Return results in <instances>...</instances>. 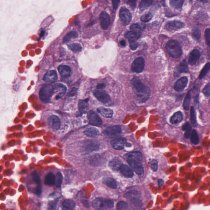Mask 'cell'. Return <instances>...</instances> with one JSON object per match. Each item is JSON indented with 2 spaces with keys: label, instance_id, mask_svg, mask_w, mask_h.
I'll return each mask as SVG.
<instances>
[{
  "label": "cell",
  "instance_id": "obj_43",
  "mask_svg": "<svg viewBox=\"0 0 210 210\" xmlns=\"http://www.w3.org/2000/svg\"><path fill=\"white\" fill-rule=\"evenodd\" d=\"M84 147L86 150H93L94 149H96V145L94 143L92 142V141H87L84 144Z\"/></svg>",
  "mask_w": 210,
  "mask_h": 210
},
{
  "label": "cell",
  "instance_id": "obj_24",
  "mask_svg": "<svg viewBox=\"0 0 210 210\" xmlns=\"http://www.w3.org/2000/svg\"><path fill=\"white\" fill-rule=\"evenodd\" d=\"M89 99L85 100H80L78 104L79 112L81 114L86 113L88 109Z\"/></svg>",
  "mask_w": 210,
  "mask_h": 210
},
{
  "label": "cell",
  "instance_id": "obj_8",
  "mask_svg": "<svg viewBox=\"0 0 210 210\" xmlns=\"http://www.w3.org/2000/svg\"><path fill=\"white\" fill-rule=\"evenodd\" d=\"M67 91V88L62 83H57L53 85V94L56 96V100L61 99Z\"/></svg>",
  "mask_w": 210,
  "mask_h": 210
},
{
  "label": "cell",
  "instance_id": "obj_59",
  "mask_svg": "<svg viewBox=\"0 0 210 210\" xmlns=\"http://www.w3.org/2000/svg\"><path fill=\"white\" fill-rule=\"evenodd\" d=\"M184 94H181V95H179V96H178L176 97V101L177 102L178 101H181L182 99H183V97H184Z\"/></svg>",
  "mask_w": 210,
  "mask_h": 210
},
{
  "label": "cell",
  "instance_id": "obj_6",
  "mask_svg": "<svg viewBox=\"0 0 210 210\" xmlns=\"http://www.w3.org/2000/svg\"><path fill=\"white\" fill-rule=\"evenodd\" d=\"M122 133V128L120 126L108 127L105 129L103 133L108 137H114L119 136Z\"/></svg>",
  "mask_w": 210,
  "mask_h": 210
},
{
  "label": "cell",
  "instance_id": "obj_14",
  "mask_svg": "<svg viewBox=\"0 0 210 210\" xmlns=\"http://www.w3.org/2000/svg\"><path fill=\"white\" fill-rule=\"evenodd\" d=\"M185 26L184 23L179 21H172L168 22L165 27L170 31L177 30L183 28Z\"/></svg>",
  "mask_w": 210,
  "mask_h": 210
},
{
  "label": "cell",
  "instance_id": "obj_2",
  "mask_svg": "<svg viewBox=\"0 0 210 210\" xmlns=\"http://www.w3.org/2000/svg\"><path fill=\"white\" fill-rule=\"evenodd\" d=\"M167 52L169 54L174 58H178L181 56L182 51L181 46L176 41L170 40L166 45Z\"/></svg>",
  "mask_w": 210,
  "mask_h": 210
},
{
  "label": "cell",
  "instance_id": "obj_61",
  "mask_svg": "<svg viewBox=\"0 0 210 210\" xmlns=\"http://www.w3.org/2000/svg\"><path fill=\"white\" fill-rule=\"evenodd\" d=\"M120 44L123 46H126V42L125 40H122L120 41Z\"/></svg>",
  "mask_w": 210,
  "mask_h": 210
},
{
  "label": "cell",
  "instance_id": "obj_39",
  "mask_svg": "<svg viewBox=\"0 0 210 210\" xmlns=\"http://www.w3.org/2000/svg\"><path fill=\"white\" fill-rule=\"evenodd\" d=\"M191 141L194 145H198L199 143V137L197 131L195 129L193 130L191 134Z\"/></svg>",
  "mask_w": 210,
  "mask_h": 210
},
{
  "label": "cell",
  "instance_id": "obj_47",
  "mask_svg": "<svg viewBox=\"0 0 210 210\" xmlns=\"http://www.w3.org/2000/svg\"><path fill=\"white\" fill-rule=\"evenodd\" d=\"M152 17L153 15L151 13H148L142 16L141 18V20L144 22H147L150 20Z\"/></svg>",
  "mask_w": 210,
  "mask_h": 210
},
{
  "label": "cell",
  "instance_id": "obj_54",
  "mask_svg": "<svg viewBox=\"0 0 210 210\" xmlns=\"http://www.w3.org/2000/svg\"><path fill=\"white\" fill-rule=\"evenodd\" d=\"M113 9H116L118 8V5L120 2V0H112Z\"/></svg>",
  "mask_w": 210,
  "mask_h": 210
},
{
  "label": "cell",
  "instance_id": "obj_37",
  "mask_svg": "<svg viewBox=\"0 0 210 210\" xmlns=\"http://www.w3.org/2000/svg\"><path fill=\"white\" fill-rule=\"evenodd\" d=\"M78 34L76 31H72L68 33L67 35L63 39V42L64 43L67 42L72 39H76L78 38Z\"/></svg>",
  "mask_w": 210,
  "mask_h": 210
},
{
  "label": "cell",
  "instance_id": "obj_22",
  "mask_svg": "<svg viewBox=\"0 0 210 210\" xmlns=\"http://www.w3.org/2000/svg\"><path fill=\"white\" fill-rule=\"evenodd\" d=\"M188 71V67L186 59H184L180 63L175 71V75L178 76L181 73H187Z\"/></svg>",
  "mask_w": 210,
  "mask_h": 210
},
{
  "label": "cell",
  "instance_id": "obj_27",
  "mask_svg": "<svg viewBox=\"0 0 210 210\" xmlns=\"http://www.w3.org/2000/svg\"><path fill=\"white\" fill-rule=\"evenodd\" d=\"M84 133L88 137H94L99 135V132L97 129L93 127H88L85 130Z\"/></svg>",
  "mask_w": 210,
  "mask_h": 210
},
{
  "label": "cell",
  "instance_id": "obj_20",
  "mask_svg": "<svg viewBox=\"0 0 210 210\" xmlns=\"http://www.w3.org/2000/svg\"><path fill=\"white\" fill-rule=\"evenodd\" d=\"M60 75L64 78H67L70 76L71 72V68L66 65H61L58 68Z\"/></svg>",
  "mask_w": 210,
  "mask_h": 210
},
{
  "label": "cell",
  "instance_id": "obj_64",
  "mask_svg": "<svg viewBox=\"0 0 210 210\" xmlns=\"http://www.w3.org/2000/svg\"><path fill=\"white\" fill-rule=\"evenodd\" d=\"M190 1H192V0H190Z\"/></svg>",
  "mask_w": 210,
  "mask_h": 210
},
{
  "label": "cell",
  "instance_id": "obj_50",
  "mask_svg": "<svg viewBox=\"0 0 210 210\" xmlns=\"http://www.w3.org/2000/svg\"><path fill=\"white\" fill-rule=\"evenodd\" d=\"M205 37L207 45L210 46V28L207 29L205 31Z\"/></svg>",
  "mask_w": 210,
  "mask_h": 210
},
{
  "label": "cell",
  "instance_id": "obj_9",
  "mask_svg": "<svg viewBox=\"0 0 210 210\" xmlns=\"http://www.w3.org/2000/svg\"><path fill=\"white\" fill-rule=\"evenodd\" d=\"M120 17L122 23L125 26L131 22L132 19L131 13L125 7L121 8L120 11Z\"/></svg>",
  "mask_w": 210,
  "mask_h": 210
},
{
  "label": "cell",
  "instance_id": "obj_23",
  "mask_svg": "<svg viewBox=\"0 0 210 210\" xmlns=\"http://www.w3.org/2000/svg\"><path fill=\"white\" fill-rule=\"evenodd\" d=\"M120 171L121 173L127 178H131L134 175L132 170L126 165L123 164L120 168Z\"/></svg>",
  "mask_w": 210,
  "mask_h": 210
},
{
  "label": "cell",
  "instance_id": "obj_4",
  "mask_svg": "<svg viewBox=\"0 0 210 210\" xmlns=\"http://www.w3.org/2000/svg\"><path fill=\"white\" fill-rule=\"evenodd\" d=\"M53 94V85L50 84L44 85L39 92L40 99L44 103L49 102Z\"/></svg>",
  "mask_w": 210,
  "mask_h": 210
},
{
  "label": "cell",
  "instance_id": "obj_60",
  "mask_svg": "<svg viewBox=\"0 0 210 210\" xmlns=\"http://www.w3.org/2000/svg\"><path fill=\"white\" fill-rule=\"evenodd\" d=\"M164 181L162 179H160L158 181V184L159 186L161 187L164 185Z\"/></svg>",
  "mask_w": 210,
  "mask_h": 210
},
{
  "label": "cell",
  "instance_id": "obj_51",
  "mask_svg": "<svg viewBox=\"0 0 210 210\" xmlns=\"http://www.w3.org/2000/svg\"><path fill=\"white\" fill-rule=\"evenodd\" d=\"M130 44V47L132 50H135L138 46V44L136 41H130L129 42Z\"/></svg>",
  "mask_w": 210,
  "mask_h": 210
},
{
  "label": "cell",
  "instance_id": "obj_28",
  "mask_svg": "<svg viewBox=\"0 0 210 210\" xmlns=\"http://www.w3.org/2000/svg\"><path fill=\"white\" fill-rule=\"evenodd\" d=\"M123 165L122 163L120 160L117 159H114L110 162L109 167L112 170L117 172L120 171L121 166Z\"/></svg>",
  "mask_w": 210,
  "mask_h": 210
},
{
  "label": "cell",
  "instance_id": "obj_26",
  "mask_svg": "<svg viewBox=\"0 0 210 210\" xmlns=\"http://www.w3.org/2000/svg\"><path fill=\"white\" fill-rule=\"evenodd\" d=\"M141 32L133 31H129L125 34V37L130 41H136L141 36Z\"/></svg>",
  "mask_w": 210,
  "mask_h": 210
},
{
  "label": "cell",
  "instance_id": "obj_58",
  "mask_svg": "<svg viewBox=\"0 0 210 210\" xmlns=\"http://www.w3.org/2000/svg\"><path fill=\"white\" fill-rule=\"evenodd\" d=\"M57 202H56V201H54V202H52L51 203H50V207H51V209H54L53 207H56V204H57Z\"/></svg>",
  "mask_w": 210,
  "mask_h": 210
},
{
  "label": "cell",
  "instance_id": "obj_45",
  "mask_svg": "<svg viewBox=\"0 0 210 210\" xmlns=\"http://www.w3.org/2000/svg\"><path fill=\"white\" fill-rule=\"evenodd\" d=\"M63 181V175L61 172H58L56 176L55 183L58 187H61Z\"/></svg>",
  "mask_w": 210,
  "mask_h": 210
},
{
  "label": "cell",
  "instance_id": "obj_18",
  "mask_svg": "<svg viewBox=\"0 0 210 210\" xmlns=\"http://www.w3.org/2000/svg\"><path fill=\"white\" fill-rule=\"evenodd\" d=\"M58 79L57 73L55 70L50 71L44 76L43 80L47 83H55Z\"/></svg>",
  "mask_w": 210,
  "mask_h": 210
},
{
  "label": "cell",
  "instance_id": "obj_53",
  "mask_svg": "<svg viewBox=\"0 0 210 210\" xmlns=\"http://www.w3.org/2000/svg\"><path fill=\"white\" fill-rule=\"evenodd\" d=\"M137 0H128L127 4L132 8H135L136 5Z\"/></svg>",
  "mask_w": 210,
  "mask_h": 210
},
{
  "label": "cell",
  "instance_id": "obj_57",
  "mask_svg": "<svg viewBox=\"0 0 210 210\" xmlns=\"http://www.w3.org/2000/svg\"><path fill=\"white\" fill-rule=\"evenodd\" d=\"M106 87V85L104 83H99L96 86V88L98 90H102Z\"/></svg>",
  "mask_w": 210,
  "mask_h": 210
},
{
  "label": "cell",
  "instance_id": "obj_34",
  "mask_svg": "<svg viewBox=\"0 0 210 210\" xmlns=\"http://www.w3.org/2000/svg\"><path fill=\"white\" fill-rule=\"evenodd\" d=\"M154 0H141L139 8L141 11H144L151 5Z\"/></svg>",
  "mask_w": 210,
  "mask_h": 210
},
{
  "label": "cell",
  "instance_id": "obj_13",
  "mask_svg": "<svg viewBox=\"0 0 210 210\" xmlns=\"http://www.w3.org/2000/svg\"><path fill=\"white\" fill-rule=\"evenodd\" d=\"M99 20L103 29L106 30L110 25L111 19L108 13L103 12L101 13L99 16Z\"/></svg>",
  "mask_w": 210,
  "mask_h": 210
},
{
  "label": "cell",
  "instance_id": "obj_55",
  "mask_svg": "<svg viewBox=\"0 0 210 210\" xmlns=\"http://www.w3.org/2000/svg\"><path fill=\"white\" fill-rule=\"evenodd\" d=\"M199 94H197L196 96H195L194 98V104L197 107H198L199 105Z\"/></svg>",
  "mask_w": 210,
  "mask_h": 210
},
{
  "label": "cell",
  "instance_id": "obj_7",
  "mask_svg": "<svg viewBox=\"0 0 210 210\" xmlns=\"http://www.w3.org/2000/svg\"><path fill=\"white\" fill-rule=\"evenodd\" d=\"M145 60L142 57H139L135 60L132 65V70L133 72L140 73L144 70Z\"/></svg>",
  "mask_w": 210,
  "mask_h": 210
},
{
  "label": "cell",
  "instance_id": "obj_46",
  "mask_svg": "<svg viewBox=\"0 0 210 210\" xmlns=\"http://www.w3.org/2000/svg\"><path fill=\"white\" fill-rule=\"evenodd\" d=\"M129 207L128 204L124 201H120L117 205V209L119 210H127Z\"/></svg>",
  "mask_w": 210,
  "mask_h": 210
},
{
  "label": "cell",
  "instance_id": "obj_25",
  "mask_svg": "<svg viewBox=\"0 0 210 210\" xmlns=\"http://www.w3.org/2000/svg\"><path fill=\"white\" fill-rule=\"evenodd\" d=\"M183 119V114L181 111L176 112L171 117L170 122L172 125H178L181 122Z\"/></svg>",
  "mask_w": 210,
  "mask_h": 210
},
{
  "label": "cell",
  "instance_id": "obj_5",
  "mask_svg": "<svg viewBox=\"0 0 210 210\" xmlns=\"http://www.w3.org/2000/svg\"><path fill=\"white\" fill-rule=\"evenodd\" d=\"M125 198L131 201L132 204L136 207H142V203L140 201L141 193L140 192L136 190H132L126 193L124 195Z\"/></svg>",
  "mask_w": 210,
  "mask_h": 210
},
{
  "label": "cell",
  "instance_id": "obj_56",
  "mask_svg": "<svg viewBox=\"0 0 210 210\" xmlns=\"http://www.w3.org/2000/svg\"><path fill=\"white\" fill-rule=\"evenodd\" d=\"M77 89L75 88H73L72 89L70 92H69V95L71 96H74V95H76V93H77Z\"/></svg>",
  "mask_w": 210,
  "mask_h": 210
},
{
  "label": "cell",
  "instance_id": "obj_15",
  "mask_svg": "<svg viewBox=\"0 0 210 210\" xmlns=\"http://www.w3.org/2000/svg\"><path fill=\"white\" fill-rule=\"evenodd\" d=\"M188 83V78L186 77H182L176 82L174 86V88L176 91H182L186 86Z\"/></svg>",
  "mask_w": 210,
  "mask_h": 210
},
{
  "label": "cell",
  "instance_id": "obj_35",
  "mask_svg": "<svg viewBox=\"0 0 210 210\" xmlns=\"http://www.w3.org/2000/svg\"><path fill=\"white\" fill-rule=\"evenodd\" d=\"M145 25L143 24L139 23H135L131 25L130 27V29L133 31L135 32H141L145 29Z\"/></svg>",
  "mask_w": 210,
  "mask_h": 210
},
{
  "label": "cell",
  "instance_id": "obj_1",
  "mask_svg": "<svg viewBox=\"0 0 210 210\" xmlns=\"http://www.w3.org/2000/svg\"><path fill=\"white\" fill-rule=\"evenodd\" d=\"M131 84L138 100L141 103H145L149 98L151 94L150 89L144 84L138 78H133Z\"/></svg>",
  "mask_w": 210,
  "mask_h": 210
},
{
  "label": "cell",
  "instance_id": "obj_36",
  "mask_svg": "<svg viewBox=\"0 0 210 210\" xmlns=\"http://www.w3.org/2000/svg\"><path fill=\"white\" fill-rule=\"evenodd\" d=\"M184 0H170L171 6L176 9H180L183 6Z\"/></svg>",
  "mask_w": 210,
  "mask_h": 210
},
{
  "label": "cell",
  "instance_id": "obj_31",
  "mask_svg": "<svg viewBox=\"0 0 210 210\" xmlns=\"http://www.w3.org/2000/svg\"><path fill=\"white\" fill-rule=\"evenodd\" d=\"M56 175L52 172L49 173L45 178V184L48 186H51L55 183Z\"/></svg>",
  "mask_w": 210,
  "mask_h": 210
},
{
  "label": "cell",
  "instance_id": "obj_19",
  "mask_svg": "<svg viewBox=\"0 0 210 210\" xmlns=\"http://www.w3.org/2000/svg\"><path fill=\"white\" fill-rule=\"evenodd\" d=\"M200 52L198 50L194 49L190 53L188 60L189 64L192 66L195 65L200 58Z\"/></svg>",
  "mask_w": 210,
  "mask_h": 210
},
{
  "label": "cell",
  "instance_id": "obj_29",
  "mask_svg": "<svg viewBox=\"0 0 210 210\" xmlns=\"http://www.w3.org/2000/svg\"><path fill=\"white\" fill-rule=\"evenodd\" d=\"M97 110L102 116L107 118H110L113 115V112L110 109L101 107L97 109Z\"/></svg>",
  "mask_w": 210,
  "mask_h": 210
},
{
  "label": "cell",
  "instance_id": "obj_3",
  "mask_svg": "<svg viewBox=\"0 0 210 210\" xmlns=\"http://www.w3.org/2000/svg\"><path fill=\"white\" fill-rule=\"evenodd\" d=\"M92 206L96 210H109L114 207V202L109 199L98 198L94 200Z\"/></svg>",
  "mask_w": 210,
  "mask_h": 210
},
{
  "label": "cell",
  "instance_id": "obj_62",
  "mask_svg": "<svg viewBox=\"0 0 210 210\" xmlns=\"http://www.w3.org/2000/svg\"><path fill=\"white\" fill-rule=\"evenodd\" d=\"M45 32V31L44 30H42L41 31L40 33V38H42V37H43L44 35Z\"/></svg>",
  "mask_w": 210,
  "mask_h": 210
},
{
  "label": "cell",
  "instance_id": "obj_21",
  "mask_svg": "<svg viewBox=\"0 0 210 210\" xmlns=\"http://www.w3.org/2000/svg\"><path fill=\"white\" fill-rule=\"evenodd\" d=\"M127 160H133L141 162L143 160V155L139 151L132 152L126 154Z\"/></svg>",
  "mask_w": 210,
  "mask_h": 210
},
{
  "label": "cell",
  "instance_id": "obj_30",
  "mask_svg": "<svg viewBox=\"0 0 210 210\" xmlns=\"http://www.w3.org/2000/svg\"><path fill=\"white\" fill-rule=\"evenodd\" d=\"M103 183L109 188L115 189L117 188V183L113 178L108 177L104 178L103 180Z\"/></svg>",
  "mask_w": 210,
  "mask_h": 210
},
{
  "label": "cell",
  "instance_id": "obj_49",
  "mask_svg": "<svg viewBox=\"0 0 210 210\" xmlns=\"http://www.w3.org/2000/svg\"><path fill=\"white\" fill-rule=\"evenodd\" d=\"M203 92L206 97H208L210 96V83L205 86L203 89Z\"/></svg>",
  "mask_w": 210,
  "mask_h": 210
},
{
  "label": "cell",
  "instance_id": "obj_17",
  "mask_svg": "<svg viewBox=\"0 0 210 210\" xmlns=\"http://www.w3.org/2000/svg\"><path fill=\"white\" fill-rule=\"evenodd\" d=\"M49 125L53 129L58 130L61 127V120L59 117L55 115L50 116L48 119Z\"/></svg>",
  "mask_w": 210,
  "mask_h": 210
},
{
  "label": "cell",
  "instance_id": "obj_48",
  "mask_svg": "<svg viewBox=\"0 0 210 210\" xmlns=\"http://www.w3.org/2000/svg\"><path fill=\"white\" fill-rule=\"evenodd\" d=\"M150 164L151 170L154 172L157 171L158 168L157 161L154 159H152L150 162Z\"/></svg>",
  "mask_w": 210,
  "mask_h": 210
},
{
  "label": "cell",
  "instance_id": "obj_42",
  "mask_svg": "<svg viewBox=\"0 0 210 210\" xmlns=\"http://www.w3.org/2000/svg\"><path fill=\"white\" fill-rule=\"evenodd\" d=\"M210 69V63L208 62L205 65L204 67L202 69L199 76V79H201L207 75V73L209 72Z\"/></svg>",
  "mask_w": 210,
  "mask_h": 210
},
{
  "label": "cell",
  "instance_id": "obj_40",
  "mask_svg": "<svg viewBox=\"0 0 210 210\" xmlns=\"http://www.w3.org/2000/svg\"><path fill=\"white\" fill-rule=\"evenodd\" d=\"M68 47L73 52H81L82 50V47L81 45L77 43H73L69 45Z\"/></svg>",
  "mask_w": 210,
  "mask_h": 210
},
{
  "label": "cell",
  "instance_id": "obj_12",
  "mask_svg": "<svg viewBox=\"0 0 210 210\" xmlns=\"http://www.w3.org/2000/svg\"><path fill=\"white\" fill-rule=\"evenodd\" d=\"M128 163L133 169L137 175L142 176L144 174V169L142 164L140 161L133 160H127Z\"/></svg>",
  "mask_w": 210,
  "mask_h": 210
},
{
  "label": "cell",
  "instance_id": "obj_63",
  "mask_svg": "<svg viewBox=\"0 0 210 210\" xmlns=\"http://www.w3.org/2000/svg\"><path fill=\"white\" fill-rule=\"evenodd\" d=\"M199 1L201 2L204 3H207L208 2V0H199Z\"/></svg>",
  "mask_w": 210,
  "mask_h": 210
},
{
  "label": "cell",
  "instance_id": "obj_44",
  "mask_svg": "<svg viewBox=\"0 0 210 210\" xmlns=\"http://www.w3.org/2000/svg\"><path fill=\"white\" fill-rule=\"evenodd\" d=\"M192 36L196 40H199V39L201 38V31L198 28H196L192 30Z\"/></svg>",
  "mask_w": 210,
  "mask_h": 210
},
{
  "label": "cell",
  "instance_id": "obj_33",
  "mask_svg": "<svg viewBox=\"0 0 210 210\" xmlns=\"http://www.w3.org/2000/svg\"><path fill=\"white\" fill-rule=\"evenodd\" d=\"M192 127L189 122H187L182 127V130L185 131L184 137L186 139H188L190 136L191 133Z\"/></svg>",
  "mask_w": 210,
  "mask_h": 210
},
{
  "label": "cell",
  "instance_id": "obj_11",
  "mask_svg": "<svg viewBox=\"0 0 210 210\" xmlns=\"http://www.w3.org/2000/svg\"><path fill=\"white\" fill-rule=\"evenodd\" d=\"M93 93L96 99L103 104H106L110 101V96L104 91L95 90L94 91Z\"/></svg>",
  "mask_w": 210,
  "mask_h": 210
},
{
  "label": "cell",
  "instance_id": "obj_32",
  "mask_svg": "<svg viewBox=\"0 0 210 210\" xmlns=\"http://www.w3.org/2000/svg\"><path fill=\"white\" fill-rule=\"evenodd\" d=\"M63 207L67 209L72 210L75 208L76 203L72 199H66L62 203Z\"/></svg>",
  "mask_w": 210,
  "mask_h": 210
},
{
  "label": "cell",
  "instance_id": "obj_10",
  "mask_svg": "<svg viewBox=\"0 0 210 210\" xmlns=\"http://www.w3.org/2000/svg\"><path fill=\"white\" fill-rule=\"evenodd\" d=\"M89 123L92 125L99 126L102 125V119L94 112L89 111L87 113Z\"/></svg>",
  "mask_w": 210,
  "mask_h": 210
},
{
  "label": "cell",
  "instance_id": "obj_16",
  "mask_svg": "<svg viewBox=\"0 0 210 210\" xmlns=\"http://www.w3.org/2000/svg\"><path fill=\"white\" fill-rule=\"evenodd\" d=\"M127 140L122 137L116 138L111 142L112 147L115 149L120 150L122 149L125 145Z\"/></svg>",
  "mask_w": 210,
  "mask_h": 210
},
{
  "label": "cell",
  "instance_id": "obj_38",
  "mask_svg": "<svg viewBox=\"0 0 210 210\" xmlns=\"http://www.w3.org/2000/svg\"><path fill=\"white\" fill-rule=\"evenodd\" d=\"M191 90H190L188 92L186 96L184 99V104H183V107L186 110H188L189 109L190 102L191 97Z\"/></svg>",
  "mask_w": 210,
  "mask_h": 210
},
{
  "label": "cell",
  "instance_id": "obj_52",
  "mask_svg": "<svg viewBox=\"0 0 210 210\" xmlns=\"http://www.w3.org/2000/svg\"><path fill=\"white\" fill-rule=\"evenodd\" d=\"M33 180L36 183L40 184V176L38 175V173L35 172L33 174Z\"/></svg>",
  "mask_w": 210,
  "mask_h": 210
},
{
  "label": "cell",
  "instance_id": "obj_41",
  "mask_svg": "<svg viewBox=\"0 0 210 210\" xmlns=\"http://www.w3.org/2000/svg\"><path fill=\"white\" fill-rule=\"evenodd\" d=\"M190 120L192 126L195 127H197V123L195 111L193 106H192L190 108Z\"/></svg>",
  "mask_w": 210,
  "mask_h": 210
}]
</instances>
